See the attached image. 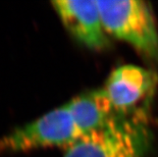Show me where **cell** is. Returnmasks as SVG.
Wrapping results in <instances>:
<instances>
[{
	"instance_id": "obj_1",
	"label": "cell",
	"mask_w": 158,
	"mask_h": 157,
	"mask_svg": "<svg viewBox=\"0 0 158 157\" xmlns=\"http://www.w3.org/2000/svg\"><path fill=\"white\" fill-rule=\"evenodd\" d=\"M147 115L120 118L87 133L66 148L64 157H143L152 147Z\"/></svg>"
},
{
	"instance_id": "obj_2",
	"label": "cell",
	"mask_w": 158,
	"mask_h": 157,
	"mask_svg": "<svg viewBox=\"0 0 158 157\" xmlns=\"http://www.w3.org/2000/svg\"><path fill=\"white\" fill-rule=\"evenodd\" d=\"M106 33L158 61V31L150 6L141 0H96Z\"/></svg>"
},
{
	"instance_id": "obj_3",
	"label": "cell",
	"mask_w": 158,
	"mask_h": 157,
	"mask_svg": "<svg viewBox=\"0 0 158 157\" xmlns=\"http://www.w3.org/2000/svg\"><path fill=\"white\" fill-rule=\"evenodd\" d=\"M83 135L85 134L79 129L69 108L63 104L0 137V155L54 146L68 148Z\"/></svg>"
},
{
	"instance_id": "obj_4",
	"label": "cell",
	"mask_w": 158,
	"mask_h": 157,
	"mask_svg": "<svg viewBox=\"0 0 158 157\" xmlns=\"http://www.w3.org/2000/svg\"><path fill=\"white\" fill-rule=\"evenodd\" d=\"M158 84L155 72L126 64L110 73L103 89L120 116L148 115V108Z\"/></svg>"
},
{
	"instance_id": "obj_5",
	"label": "cell",
	"mask_w": 158,
	"mask_h": 157,
	"mask_svg": "<svg viewBox=\"0 0 158 157\" xmlns=\"http://www.w3.org/2000/svg\"><path fill=\"white\" fill-rule=\"evenodd\" d=\"M52 6L65 29L80 43L91 49H105L109 39L95 0H59Z\"/></svg>"
},
{
	"instance_id": "obj_6",
	"label": "cell",
	"mask_w": 158,
	"mask_h": 157,
	"mask_svg": "<svg viewBox=\"0 0 158 157\" xmlns=\"http://www.w3.org/2000/svg\"><path fill=\"white\" fill-rule=\"evenodd\" d=\"M83 134L107 126L120 116L113 108L104 89L84 92L65 103Z\"/></svg>"
}]
</instances>
